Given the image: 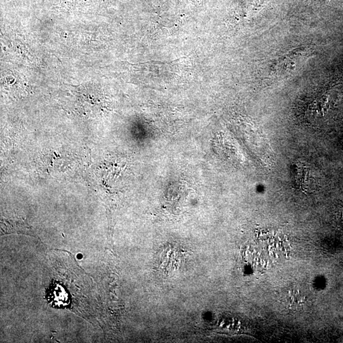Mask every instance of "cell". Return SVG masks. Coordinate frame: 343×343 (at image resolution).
<instances>
[{
    "mask_svg": "<svg viewBox=\"0 0 343 343\" xmlns=\"http://www.w3.org/2000/svg\"><path fill=\"white\" fill-rule=\"evenodd\" d=\"M77 257H78V258L82 259L83 256H82V254H79V255H78Z\"/></svg>",
    "mask_w": 343,
    "mask_h": 343,
    "instance_id": "2",
    "label": "cell"
},
{
    "mask_svg": "<svg viewBox=\"0 0 343 343\" xmlns=\"http://www.w3.org/2000/svg\"><path fill=\"white\" fill-rule=\"evenodd\" d=\"M291 171L296 188L304 194L315 191V174L309 165L302 161H296L292 165Z\"/></svg>",
    "mask_w": 343,
    "mask_h": 343,
    "instance_id": "1",
    "label": "cell"
}]
</instances>
